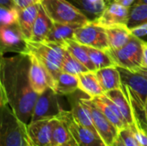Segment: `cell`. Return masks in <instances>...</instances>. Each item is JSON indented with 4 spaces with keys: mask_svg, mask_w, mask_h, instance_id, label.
Returning <instances> with one entry per match:
<instances>
[{
    "mask_svg": "<svg viewBox=\"0 0 147 146\" xmlns=\"http://www.w3.org/2000/svg\"><path fill=\"white\" fill-rule=\"evenodd\" d=\"M73 39L84 46L95 47L105 52L110 49L105 28L96 24L92 21L77 28L74 31Z\"/></svg>",
    "mask_w": 147,
    "mask_h": 146,
    "instance_id": "8",
    "label": "cell"
},
{
    "mask_svg": "<svg viewBox=\"0 0 147 146\" xmlns=\"http://www.w3.org/2000/svg\"><path fill=\"white\" fill-rule=\"evenodd\" d=\"M76 146V143L65 122L57 116L52 132V146Z\"/></svg>",
    "mask_w": 147,
    "mask_h": 146,
    "instance_id": "26",
    "label": "cell"
},
{
    "mask_svg": "<svg viewBox=\"0 0 147 146\" xmlns=\"http://www.w3.org/2000/svg\"><path fill=\"white\" fill-rule=\"evenodd\" d=\"M82 98L83 96L77 94V91L68 96V100L71 105V112L78 123L97 133L93 124L90 112L87 106L82 101Z\"/></svg>",
    "mask_w": 147,
    "mask_h": 146,
    "instance_id": "17",
    "label": "cell"
},
{
    "mask_svg": "<svg viewBox=\"0 0 147 146\" xmlns=\"http://www.w3.org/2000/svg\"><path fill=\"white\" fill-rule=\"evenodd\" d=\"M80 9L90 21L101 15L109 3V0H68Z\"/></svg>",
    "mask_w": 147,
    "mask_h": 146,
    "instance_id": "21",
    "label": "cell"
},
{
    "mask_svg": "<svg viewBox=\"0 0 147 146\" xmlns=\"http://www.w3.org/2000/svg\"><path fill=\"white\" fill-rule=\"evenodd\" d=\"M118 69L121 73L122 89L127 94L139 114H144L147 104V78L139 72L121 67Z\"/></svg>",
    "mask_w": 147,
    "mask_h": 146,
    "instance_id": "5",
    "label": "cell"
},
{
    "mask_svg": "<svg viewBox=\"0 0 147 146\" xmlns=\"http://www.w3.org/2000/svg\"><path fill=\"white\" fill-rule=\"evenodd\" d=\"M144 116H145V120L147 122V104L145 108V111H144Z\"/></svg>",
    "mask_w": 147,
    "mask_h": 146,
    "instance_id": "42",
    "label": "cell"
},
{
    "mask_svg": "<svg viewBox=\"0 0 147 146\" xmlns=\"http://www.w3.org/2000/svg\"><path fill=\"white\" fill-rule=\"evenodd\" d=\"M60 146H73V145H60Z\"/></svg>",
    "mask_w": 147,
    "mask_h": 146,
    "instance_id": "44",
    "label": "cell"
},
{
    "mask_svg": "<svg viewBox=\"0 0 147 146\" xmlns=\"http://www.w3.org/2000/svg\"><path fill=\"white\" fill-rule=\"evenodd\" d=\"M135 3H146V4H147V0H136Z\"/></svg>",
    "mask_w": 147,
    "mask_h": 146,
    "instance_id": "41",
    "label": "cell"
},
{
    "mask_svg": "<svg viewBox=\"0 0 147 146\" xmlns=\"http://www.w3.org/2000/svg\"><path fill=\"white\" fill-rule=\"evenodd\" d=\"M104 94L116 104L122 115L127 121L129 126H134L135 125L136 109L134 108L129 96L122 89V88L107 91Z\"/></svg>",
    "mask_w": 147,
    "mask_h": 146,
    "instance_id": "16",
    "label": "cell"
},
{
    "mask_svg": "<svg viewBox=\"0 0 147 146\" xmlns=\"http://www.w3.org/2000/svg\"><path fill=\"white\" fill-rule=\"evenodd\" d=\"M2 53L6 51H15L18 53L26 50V39L18 25L15 23L8 26H1L0 29Z\"/></svg>",
    "mask_w": 147,
    "mask_h": 146,
    "instance_id": "14",
    "label": "cell"
},
{
    "mask_svg": "<svg viewBox=\"0 0 147 146\" xmlns=\"http://www.w3.org/2000/svg\"><path fill=\"white\" fill-rule=\"evenodd\" d=\"M28 54L30 58L29 79L33 89L38 95L43 93L47 88H52L54 89V79L47 70V68L37 59L34 55L31 53Z\"/></svg>",
    "mask_w": 147,
    "mask_h": 146,
    "instance_id": "11",
    "label": "cell"
},
{
    "mask_svg": "<svg viewBox=\"0 0 147 146\" xmlns=\"http://www.w3.org/2000/svg\"><path fill=\"white\" fill-rule=\"evenodd\" d=\"M104 146H106V145H104Z\"/></svg>",
    "mask_w": 147,
    "mask_h": 146,
    "instance_id": "45",
    "label": "cell"
},
{
    "mask_svg": "<svg viewBox=\"0 0 147 146\" xmlns=\"http://www.w3.org/2000/svg\"><path fill=\"white\" fill-rule=\"evenodd\" d=\"M110 49L118 50L123 47L133 36L127 25H115L105 28Z\"/></svg>",
    "mask_w": 147,
    "mask_h": 146,
    "instance_id": "19",
    "label": "cell"
},
{
    "mask_svg": "<svg viewBox=\"0 0 147 146\" xmlns=\"http://www.w3.org/2000/svg\"><path fill=\"white\" fill-rule=\"evenodd\" d=\"M40 3H35L23 9H20L18 25L26 40H30L34 23L37 18Z\"/></svg>",
    "mask_w": 147,
    "mask_h": 146,
    "instance_id": "22",
    "label": "cell"
},
{
    "mask_svg": "<svg viewBox=\"0 0 147 146\" xmlns=\"http://www.w3.org/2000/svg\"><path fill=\"white\" fill-rule=\"evenodd\" d=\"M61 71L74 74V75H79L84 72L90 71L81 62H79L69 51L65 49L64 60L61 66Z\"/></svg>",
    "mask_w": 147,
    "mask_h": 146,
    "instance_id": "30",
    "label": "cell"
},
{
    "mask_svg": "<svg viewBox=\"0 0 147 146\" xmlns=\"http://www.w3.org/2000/svg\"><path fill=\"white\" fill-rule=\"evenodd\" d=\"M147 22V4L134 3L129 8L127 26L130 29Z\"/></svg>",
    "mask_w": 147,
    "mask_h": 146,
    "instance_id": "29",
    "label": "cell"
},
{
    "mask_svg": "<svg viewBox=\"0 0 147 146\" xmlns=\"http://www.w3.org/2000/svg\"><path fill=\"white\" fill-rule=\"evenodd\" d=\"M132 34L139 38H141L143 36H146L147 35V22L144 23L140 26H138L136 28H134L131 29Z\"/></svg>",
    "mask_w": 147,
    "mask_h": 146,
    "instance_id": "33",
    "label": "cell"
},
{
    "mask_svg": "<svg viewBox=\"0 0 147 146\" xmlns=\"http://www.w3.org/2000/svg\"><path fill=\"white\" fill-rule=\"evenodd\" d=\"M28 146H33L32 145V144H31V142H29V144H28Z\"/></svg>",
    "mask_w": 147,
    "mask_h": 146,
    "instance_id": "43",
    "label": "cell"
},
{
    "mask_svg": "<svg viewBox=\"0 0 147 146\" xmlns=\"http://www.w3.org/2000/svg\"><path fill=\"white\" fill-rule=\"evenodd\" d=\"M79 90L90 98L100 96L105 92L99 83L96 72L87 71L78 75Z\"/></svg>",
    "mask_w": 147,
    "mask_h": 146,
    "instance_id": "23",
    "label": "cell"
},
{
    "mask_svg": "<svg viewBox=\"0 0 147 146\" xmlns=\"http://www.w3.org/2000/svg\"><path fill=\"white\" fill-rule=\"evenodd\" d=\"M119 136L122 139L123 143L126 146H143L141 145V143L138 140L136 136L134 135L130 126L122 130L120 133Z\"/></svg>",
    "mask_w": 147,
    "mask_h": 146,
    "instance_id": "32",
    "label": "cell"
},
{
    "mask_svg": "<svg viewBox=\"0 0 147 146\" xmlns=\"http://www.w3.org/2000/svg\"><path fill=\"white\" fill-rule=\"evenodd\" d=\"M62 44L65 48L69 51L79 62H81L90 71L96 72L97 71L91 59H90L89 54L84 45L78 43L74 39H67Z\"/></svg>",
    "mask_w": 147,
    "mask_h": 146,
    "instance_id": "25",
    "label": "cell"
},
{
    "mask_svg": "<svg viewBox=\"0 0 147 146\" xmlns=\"http://www.w3.org/2000/svg\"><path fill=\"white\" fill-rule=\"evenodd\" d=\"M24 52L34 55L52 75L54 82L56 81L61 72L65 52L63 44L48 40L34 41L26 40V50Z\"/></svg>",
    "mask_w": 147,
    "mask_h": 146,
    "instance_id": "3",
    "label": "cell"
},
{
    "mask_svg": "<svg viewBox=\"0 0 147 146\" xmlns=\"http://www.w3.org/2000/svg\"><path fill=\"white\" fill-rule=\"evenodd\" d=\"M20 9L16 6L5 8L0 6V22L1 26H8L18 23Z\"/></svg>",
    "mask_w": 147,
    "mask_h": 146,
    "instance_id": "31",
    "label": "cell"
},
{
    "mask_svg": "<svg viewBox=\"0 0 147 146\" xmlns=\"http://www.w3.org/2000/svg\"><path fill=\"white\" fill-rule=\"evenodd\" d=\"M96 75L104 92L122 88L121 73L117 66L97 70L96 71Z\"/></svg>",
    "mask_w": 147,
    "mask_h": 146,
    "instance_id": "18",
    "label": "cell"
},
{
    "mask_svg": "<svg viewBox=\"0 0 147 146\" xmlns=\"http://www.w3.org/2000/svg\"><path fill=\"white\" fill-rule=\"evenodd\" d=\"M57 96L58 94L52 88H47L43 93L40 94L35 102L30 122L57 117L63 109Z\"/></svg>",
    "mask_w": 147,
    "mask_h": 146,
    "instance_id": "10",
    "label": "cell"
},
{
    "mask_svg": "<svg viewBox=\"0 0 147 146\" xmlns=\"http://www.w3.org/2000/svg\"><path fill=\"white\" fill-rule=\"evenodd\" d=\"M0 6L5 8H12L16 6L13 0H0Z\"/></svg>",
    "mask_w": 147,
    "mask_h": 146,
    "instance_id": "37",
    "label": "cell"
},
{
    "mask_svg": "<svg viewBox=\"0 0 147 146\" xmlns=\"http://www.w3.org/2000/svg\"><path fill=\"white\" fill-rule=\"evenodd\" d=\"M142 67L147 68V42L144 40L142 44Z\"/></svg>",
    "mask_w": 147,
    "mask_h": 146,
    "instance_id": "35",
    "label": "cell"
},
{
    "mask_svg": "<svg viewBox=\"0 0 147 146\" xmlns=\"http://www.w3.org/2000/svg\"><path fill=\"white\" fill-rule=\"evenodd\" d=\"M68 127L76 146H104L105 144L97 133L78 123L71 110L62 109L58 115Z\"/></svg>",
    "mask_w": 147,
    "mask_h": 146,
    "instance_id": "7",
    "label": "cell"
},
{
    "mask_svg": "<svg viewBox=\"0 0 147 146\" xmlns=\"http://www.w3.org/2000/svg\"><path fill=\"white\" fill-rule=\"evenodd\" d=\"M13 1L16 6L19 9H23L35 3H40L41 2V0H13Z\"/></svg>",
    "mask_w": 147,
    "mask_h": 146,
    "instance_id": "34",
    "label": "cell"
},
{
    "mask_svg": "<svg viewBox=\"0 0 147 146\" xmlns=\"http://www.w3.org/2000/svg\"><path fill=\"white\" fill-rule=\"evenodd\" d=\"M140 123H141V126H142L143 129L145 130V132L147 134V122L146 121H145L143 119H140Z\"/></svg>",
    "mask_w": 147,
    "mask_h": 146,
    "instance_id": "40",
    "label": "cell"
},
{
    "mask_svg": "<svg viewBox=\"0 0 147 146\" xmlns=\"http://www.w3.org/2000/svg\"><path fill=\"white\" fill-rule=\"evenodd\" d=\"M30 58L21 52L1 59L0 103H8L16 117L28 125L39 95L33 89L29 79Z\"/></svg>",
    "mask_w": 147,
    "mask_h": 146,
    "instance_id": "1",
    "label": "cell"
},
{
    "mask_svg": "<svg viewBox=\"0 0 147 146\" xmlns=\"http://www.w3.org/2000/svg\"><path fill=\"white\" fill-rule=\"evenodd\" d=\"M0 146H28V125L20 120L8 103H0Z\"/></svg>",
    "mask_w": 147,
    "mask_h": 146,
    "instance_id": "2",
    "label": "cell"
},
{
    "mask_svg": "<svg viewBox=\"0 0 147 146\" xmlns=\"http://www.w3.org/2000/svg\"><path fill=\"white\" fill-rule=\"evenodd\" d=\"M78 27H80V25L53 22L52 29L46 40L62 44L67 39H73L74 31Z\"/></svg>",
    "mask_w": 147,
    "mask_h": 146,
    "instance_id": "27",
    "label": "cell"
},
{
    "mask_svg": "<svg viewBox=\"0 0 147 146\" xmlns=\"http://www.w3.org/2000/svg\"><path fill=\"white\" fill-rule=\"evenodd\" d=\"M128 17L129 8L118 3L109 2L101 15L92 22L107 28L115 25H127Z\"/></svg>",
    "mask_w": 147,
    "mask_h": 146,
    "instance_id": "13",
    "label": "cell"
},
{
    "mask_svg": "<svg viewBox=\"0 0 147 146\" xmlns=\"http://www.w3.org/2000/svg\"><path fill=\"white\" fill-rule=\"evenodd\" d=\"M79 90L78 75L61 71L55 81L54 91L60 96H69Z\"/></svg>",
    "mask_w": 147,
    "mask_h": 146,
    "instance_id": "24",
    "label": "cell"
},
{
    "mask_svg": "<svg viewBox=\"0 0 147 146\" xmlns=\"http://www.w3.org/2000/svg\"><path fill=\"white\" fill-rule=\"evenodd\" d=\"M84 103L89 108L94 126L106 146L111 145L115 140L119 137V132L115 126L108 120V118L102 113V111L96 107L92 99L89 96L82 98Z\"/></svg>",
    "mask_w": 147,
    "mask_h": 146,
    "instance_id": "9",
    "label": "cell"
},
{
    "mask_svg": "<svg viewBox=\"0 0 147 146\" xmlns=\"http://www.w3.org/2000/svg\"><path fill=\"white\" fill-rule=\"evenodd\" d=\"M84 46L89 54L90 59H91L92 63L96 66V70H100L106 67L116 66L114 60L107 52L88 46Z\"/></svg>",
    "mask_w": 147,
    "mask_h": 146,
    "instance_id": "28",
    "label": "cell"
},
{
    "mask_svg": "<svg viewBox=\"0 0 147 146\" xmlns=\"http://www.w3.org/2000/svg\"><path fill=\"white\" fill-rule=\"evenodd\" d=\"M53 22L47 15L40 3L39 5V12L37 18L34 23L32 29L31 39L34 41H43L47 38L48 34L50 33Z\"/></svg>",
    "mask_w": 147,
    "mask_h": 146,
    "instance_id": "20",
    "label": "cell"
},
{
    "mask_svg": "<svg viewBox=\"0 0 147 146\" xmlns=\"http://www.w3.org/2000/svg\"><path fill=\"white\" fill-rule=\"evenodd\" d=\"M136 72H139L140 74H142L145 77L147 78V68L146 67H141L140 69H139Z\"/></svg>",
    "mask_w": 147,
    "mask_h": 146,
    "instance_id": "39",
    "label": "cell"
},
{
    "mask_svg": "<svg viewBox=\"0 0 147 146\" xmlns=\"http://www.w3.org/2000/svg\"><path fill=\"white\" fill-rule=\"evenodd\" d=\"M109 146H126L125 145V144L123 143V141H122V139L120 138V136L115 140V142L111 145Z\"/></svg>",
    "mask_w": 147,
    "mask_h": 146,
    "instance_id": "38",
    "label": "cell"
},
{
    "mask_svg": "<svg viewBox=\"0 0 147 146\" xmlns=\"http://www.w3.org/2000/svg\"><path fill=\"white\" fill-rule=\"evenodd\" d=\"M40 4L53 22L82 26L90 21L68 0H41Z\"/></svg>",
    "mask_w": 147,
    "mask_h": 146,
    "instance_id": "4",
    "label": "cell"
},
{
    "mask_svg": "<svg viewBox=\"0 0 147 146\" xmlns=\"http://www.w3.org/2000/svg\"><path fill=\"white\" fill-rule=\"evenodd\" d=\"M142 44L143 40L133 34L123 47L118 50L109 49L107 52L117 67L136 72L142 67Z\"/></svg>",
    "mask_w": 147,
    "mask_h": 146,
    "instance_id": "6",
    "label": "cell"
},
{
    "mask_svg": "<svg viewBox=\"0 0 147 146\" xmlns=\"http://www.w3.org/2000/svg\"><path fill=\"white\" fill-rule=\"evenodd\" d=\"M56 117L30 122L28 134L33 146H52V132Z\"/></svg>",
    "mask_w": 147,
    "mask_h": 146,
    "instance_id": "12",
    "label": "cell"
},
{
    "mask_svg": "<svg viewBox=\"0 0 147 146\" xmlns=\"http://www.w3.org/2000/svg\"><path fill=\"white\" fill-rule=\"evenodd\" d=\"M136 0H109V2H115V3H118L121 5H124L127 8H130Z\"/></svg>",
    "mask_w": 147,
    "mask_h": 146,
    "instance_id": "36",
    "label": "cell"
},
{
    "mask_svg": "<svg viewBox=\"0 0 147 146\" xmlns=\"http://www.w3.org/2000/svg\"><path fill=\"white\" fill-rule=\"evenodd\" d=\"M91 99L96 105V107L102 111V113L115 126V127L119 132V134L122 130L129 126L127 121L122 115L119 108L105 94Z\"/></svg>",
    "mask_w": 147,
    "mask_h": 146,
    "instance_id": "15",
    "label": "cell"
}]
</instances>
